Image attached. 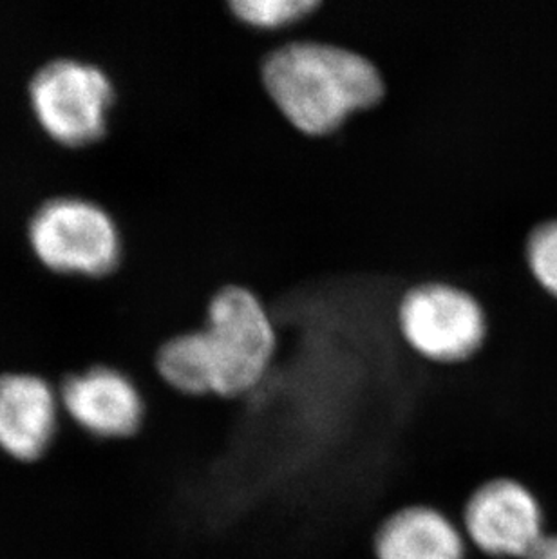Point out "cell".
Here are the masks:
<instances>
[{"label":"cell","mask_w":557,"mask_h":559,"mask_svg":"<svg viewBox=\"0 0 557 559\" xmlns=\"http://www.w3.org/2000/svg\"><path fill=\"white\" fill-rule=\"evenodd\" d=\"M396 322L407 346L437 365L469 362L484 348L489 333L478 297L446 281H424L405 290Z\"/></svg>","instance_id":"3957f363"},{"label":"cell","mask_w":557,"mask_h":559,"mask_svg":"<svg viewBox=\"0 0 557 559\" xmlns=\"http://www.w3.org/2000/svg\"><path fill=\"white\" fill-rule=\"evenodd\" d=\"M259 74L278 115L300 134L324 138L388 95L379 63L322 38H295L264 53Z\"/></svg>","instance_id":"6da1fadb"},{"label":"cell","mask_w":557,"mask_h":559,"mask_svg":"<svg viewBox=\"0 0 557 559\" xmlns=\"http://www.w3.org/2000/svg\"><path fill=\"white\" fill-rule=\"evenodd\" d=\"M206 354L212 396L237 399L258 390L277 354V328L263 299L245 285L222 286L206 305Z\"/></svg>","instance_id":"7a4b0ae2"},{"label":"cell","mask_w":557,"mask_h":559,"mask_svg":"<svg viewBox=\"0 0 557 559\" xmlns=\"http://www.w3.org/2000/svg\"><path fill=\"white\" fill-rule=\"evenodd\" d=\"M525 258L532 277L557 299V217L532 228L526 236Z\"/></svg>","instance_id":"7c38bea8"},{"label":"cell","mask_w":557,"mask_h":559,"mask_svg":"<svg viewBox=\"0 0 557 559\" xmlns=\"http://www.w3.org/2000/svg\"><path fill=\"white\" fill-rule=\"evenodd\" d=\"M529 559H557V534L545 536Z\"/></svg>","instance_id":"4fadbf2b"},{"label":"cell","mask_w":557,"mask_h":559,"mask_svg":"<svg viewBox=\"0 0 557 559\" xmlns=\"http://www.w3.org/2000/svg\"><path fill=\"white\" fill-rule=\"evenodd\" d=\"M462 528L467 542L493 559H529L547 536L540 501L512 478H493L465 501Z\"/></svg>","instance_id":"52a82bcc"},{"label":"cell","mask_w":557,"mask_h":559,"mask_svg":"<svg viewBox=\"0 0 557 559\" xmlns=\"http://www.w3.org/2000/svg\"><path fill=\"white\" fill-rule=\"evenodd\" d=\"M57 385L66 423L96 442H129L147 424L145 390L121 368L85 366L63 373Z\"/></svg>","instance_id":"8992f818"},{"label":"cell","mask_w":557,"mask_h":559,"mask_svg":"<svg viewBox=\"0 0 557 559\" xmlns=\"http://www.w3.org/2000/svg\"><path fill=\"white\" fill-rule=\"evenodd\" d=\"M58 385L33 370L0 371V454L15 464L46 459L62 433Z\"/></svg>","instance_id":"ba28073f"},{"label":"cell","mask_w":557,"mask_h":559,"mask_svg":"<svg viewBox=\"0 0 557 559\" xmlns=\"http://www.w3.org/2000/svg\"><path fill=\"white\" fill-rule=\"evenodd\" d=\"M159 382L176 395L195 401L212 396V373L203 330H190L167 338L154 355Z\"/></svg>","instance_id":"30bf717a"},{"label":"cell","mask_w":557,"mask_h":559,"mask_svg":"<svg viewBox=\"0 0 557 559\" xmlns=\"http://www.w3.org/2000/svg\"><path fill=\"white\" fill-rule=\"evenodd\" d=\"M375 559H467V538L440 507H400L380 523Z\"/></svg>","instance_id":"9c48e42d"},{"label":"cell","mask_w":557,"mask_h":559,"mask_svg":"<svg viewBox=\"0 0 557 559\" xmlns=\"http://www.w3.org/2000/svg\"><path fill=\"white\" fill-rule=\"evenodd\" d=\"M27 93L33 117L60 145L84 147L106 134L115 85L95 63L51 60L33 74Z\"/></svg>","instance_id":"5b68a950"},{"label":"cell","mask_w":557,"mask_h":559,"mask_svg":"<svg viewBox=\"0 0 557 559\" xmlns=\"http://www.w3.org/2000/svg\"><path fill=\"white\" fill-rule=\"evenodd\" d=\"M232 16L250 29H281L310 19L322 0H228Z\"/></svg>","instance_id":"8fae6325"},{"label":"cell","mask_w":557,"mask_h":559,"mask_svg":"<svg viewBox=\"0 0 557 559\" xmlns=\"http://www.w3.org/2000/svg\"><path fill=\"white\" fill-rule=\"evenodd\" d=\"M35 258L57 274L102 277L121 258L120 228L95 201L60 195L38 206L27 227Z\"/></svg>","instance_id":"277c9868"}]
</instances>
